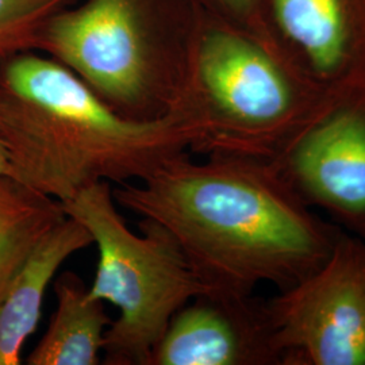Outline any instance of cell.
<instances>
[{"instance_id":"6da1fadb","label":"cell","mask_w":365,"mask_h":365,"mask_svg":"<svg viewBox=\"0 0 365 365\" xmlns=\"http://www.w3.org/2000/svg\"><path fill=\"white\" fill-rule=\"evenodd\" d=\"M118 205L156 222L212 289L280 291L315 272L344 232L303 203L269 161L190 153L172 157L140 182L113 188Z\"/></svg>"},{"instance_id":"7a4b0ae2","label":"cell","mask_w":365,"mask_h":365,"mask_svg":"<svg viewBox=\"0 0 365 365\" xmlns=\"http://www.w3.org/2000/svg\"><path fill=\"white\" fill-rule=\"evenodd\" d=\"M0 140L14 179L61 203L93 182L144 180L190 153L176 115L123 117L71 69L37 52L0 58Z\"/></svg>"},{"instance_id":"3957f363","label":"cell","mask_w":365,"mask_h":365,"mask_svg":"<svg viewBox=\"0 0 365 365\" xmlns=\"http://www.w3.org/2000/svg\"><path fill=\"white\" fill-rule=\"evenodd\" d=\"M349 92L312 78L282 39L256 34L202 4L170 114L179 118L191 153L272 161Z\"/></svg>"},{"instance_id":"277c9868","label":"cell","mask_w":365,"mask_h":365,"mask_svg":"<svg viewBox=\"0 0 365 365\" xmlns=\"http://www.w3.org/2000/svg\"><path fill=\"white\" fill-rule=\"evenodd\" d=\"M200 0H84L56 14L45 53L123 117L168 115L182 90Z\"/></svg>"},{"instance_id":"5b68a950","label":"cell","mask_w":365,"mask_h":365,"mask_svg":"<svg viewBox=\"0 0 365 365\" xmlns=\"http://www.w3.org/2000/svg\"><path fill=\"white\" fill-rule=\"evenodd\" d=\"M61 205L90 232L99 250L90 295L119 310L106 330L103 364H150L175 314L212 288L156 222L141 220V235L131 232L117 209L111 182H93Z\"/></svg>"},{"instance_id":"8992f818","label":"cell","mask_w":365,"mask_h":365,"mask_svg":"<svg viewBox=\"0 0 365 365\" xmlns=\"http://www.w3.org/2000/svg\"><path fill=\"white\" fill-rule=\"evenodd\" d=\"M282 365H365V240L342 232L327 260L267 300Z\"/></svg>"},{"instance_id":"52a82bcc","label":"cell","mask_w":365,"mask_h":365,"mask_svg":"<svg viewBox=\"0 0 365 365\" xmlns=\"http://www.w3.org/2000/svg\"><path fill=\"white\" fill-rule=\"evenodd\" d=\"M269 163L303 203L365 240V87L345 95Z\"/></svg>"},{"instance_id":"ba28073f","label":"cell","mask_w":365,"mask_h":365,"mask_svg":"<svg viewBox=\"0 0 365 365\" xmlns=\"http://www.w3.org/2000/svg\"><path fill=\"white\" fill-rule=\"evenodd\" d=\"M149 365H282L267 300L211 289L170 321Z\"/></svg>"},{"instance_id":"9c48e42d","label":"cell","mask_w":365,"mask_h":365,"mask_svg":"<svg viewBox=\"0 0 365 365\" xmlns=\"http://www.w3.org/2000/svg\"><path fill=\"white\" fill-rule=\"evenodd\" d=\"M274 30L302 68L337 91L365 87V0H267Z\"/></svg>"},{"instance_id":"30bf717a","label":"cell","mask_w":365,"mask_h":365,"mask_svg":"<svg viewBox=\"0 0 365 365\" xmlns=\"http://www.w3.org/2000/svg\"><path fill=\"white\" fill-rule=\"evenodd\" d=\"M91 244L90 232L66 215L19 265L0 297V365L21 364L24 345L38 327L53 277L71 256Z\"/></svg>"},{"instance_id":"8fae6325","label":"cell","mask_w":365,"mask_h":365,"mask_svg":"<svg viewBox=\"0 0 365 365\" xmlns=\"http://www.w3.org/2000/svg\"><path fill=\"white\" fill-rule=\"evenodd\" d=\"M54 294L57 309L27 364H99L106 330L113 324L105 302L93 299L73 272H64L54 282Z\"/></svg>"},{"instance_id":"7c38bea8","label":"cell","mask_w":365,"mask_h":365,"mask_svg":"<svg viewBox=\"0 0 365 365\" xmlns=\"http://www.w3.org/2000/svg\"><path fill=\"white\" fill-rule=\"evenodd\" d=\"M66 217L61 202L0 175V297L29 253Z\"/></svg>"},{"instance_id":"4fadbf2b","label":"cell","mask_w":365,"mask_h":365,"mask_svg":"<svg viewBox=\"0 0 365 365\" xmlns=\"http://www.w3.org/2000/svg\"><path fill=\"white\" fill-rule=\"evenodd\" d=\"M80 0H0V58L37 52L39 36L56 14Z\"/></svg>"},{"instance_id":"5bb4252c","label":"cell","mask_w":365,"mask_h":365,"mask_svg":"<svg viewBox=\"0 0 365 365\" xmlns=\"http://www.w3.org/2000/svg\"><path fill=\"white\" fill-rule=\"evenodd\" d=\"M211 11L265 37H279L271 22L267 0H200Z\"/></svg>"},{"instance_id":"9a60e30c","label":"cell","mask_w":365,"mask_h":365,"mask_svg":"<svg viewBox=\"0 0 365 365\" xmlns=\"http://www.w3.org/2000/svg\"><path fill=\"white\" fill-rule=\"evenodd\" d=\"M0 175H7V176L13 178L11 165H10L9 156H7V150H6L4 145L1 143V140H0Z\"/></svg>"}]
</instances>
